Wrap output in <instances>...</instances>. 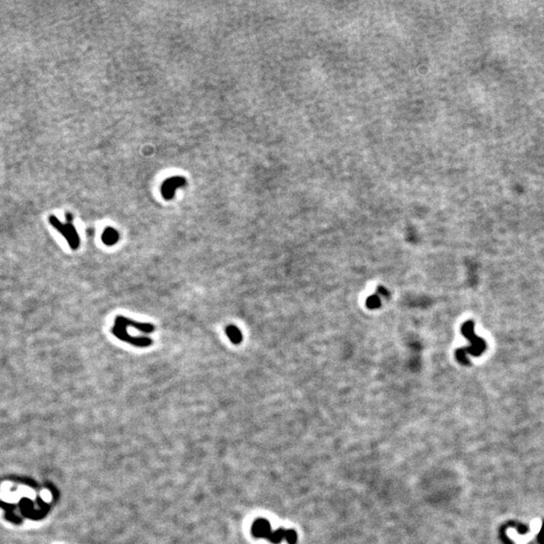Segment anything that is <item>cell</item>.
Returning <instances> with one entry per match:
<instances>
[{"label":"cell","mask_w":544,"mask_h":544,"mask_svg":"<svg viewBox=\"0 0 544 544\" xmlns=\"http://www.w3.org/2000/svg\"><path fill=\"white\" fill-rule=\"evenodd\" d=\"M186 181L184 178L181 177H175L166 180L161 188V194L165 200H171L175 196V193L177 189L184 187Z\"/></svg>","instance_id":"4"},{"label":"cell","mask_w":544,"mask_h":544,"mask_svg":"<svg viewBox=\"0 0 544 544\" xmlns=\"http://www.w3.org/2000/svg\"><path fill=\"white\" fill-rule=\"evenodd\" d=\"M111 332L120 341L128 343V344H130L132 346H135V347H138V348L150 347V346H152L154 344V341L151 338H148V337H133V336H130L127 333V327L124 324H123V321L121 319V315H118L115 318L114 327L112 328Z\"/></svg>","instance_id":"2"},{"label":"cell","mask_w":544,"mask_h":544,"mask_svg":"<svg viewBox=\"0 0 544 544\" xmlns=\"http://www.w3.org/2000/svg\"><path fill=\"white\" fill-rule=\"evenodd\" d=\"M378 291H379V292H380L381 294H384V295H388V292H387V291H386V289H385V288H383V287H379V288H378Z\"/></svg>","instance_id":"9"},{"label":"cell","mask_w":544,"mask_h":544,"mask_svg":"<svg viewBox=\"0 0 544 544\" xmlns=\"http://www.w3.org/2000/svg\"><path fill=\"white\" fill-rule=\"evenodd\" d=\"M541 540H544V528H543V533L541 534Z\"/></svg>","instance_id":"10"},{"label":"cell","mask_w":544,"mask_h":544,"mask_svg":"<svg viewBox=\"0 0 544 544\" xmlns=\"http://www.w3.org/2000/svg\"><path fill=\"white\" fill-rule=\"evenodd\" d=\"M251 532L254 537L266 538L273 544L280 543L282 539H285L288 544H296L298 542V533L295 530L279 528L275 531H272L270 523L266 519L262 518H259L253 522Z\"/></svg>","instance_id":"1"},{"label":"cell","mask_w":544,"mask_h":544,"mask_svg":"<svg viewBox=\"0 0 544 544\" xmlns=\"http://www.w3.org/2000/svg\"><path fill=\"white\" fill-rule=\"evenodd\" d=\"M49 220H51L52 225L67 239L71 248L74 250L78 249L80 246V238L76 228L73 226L71 222L67 224H63L56 217H51Z\"/></svg>","instance_id":"3"},{"label":"cell","mask_w":544,"mask_h":544,"mask_svg":"<svg viewBox=\"0 0 544 544\" xmlns=\"http://www.w3.org/2000/svg\"><path fill=\"white\" fill-rule=\"evenodd\" d=\"M366 305L369 309L371 310H374V309H378L380 306H381V302H380V299L378 295H371L369 296V298L367 299V302H366Z\"/></svg>","instance_id":"8"},{"label":"cell","mask_w":544,"mask_h":544,"mask_svg":"<svg viewBox=\"0 0 544 544\" xmlns=\"http://www.w3.org/2000/svg\"><path fill=\"white\" fill-rule=\"evenodd\" d=\"M121 319L123 321V324H124L127 328L128 327H132L144 334H151V333H154L155 330V327L151 324V323H140V321H136V320H132L128 317H125V316H122L121 315Z\"/></svg>","instance_id":"5"},{"label":"cell","mask_w":544,"mask_h":544,"mask_svg":"<svg viewBox=\"0 0 544 544\" xmlns=\"http://www.w3.org/2000/svg\"><path fill=\"white\" fill-rule=\"evenodd\" d=\"M226 334L229 338V340L234 344V345H238L242 342V334L240 332V330L235 327V326H228L226 328Z\"/></svg>","instance_id":"7"},{"label":"cell","mask_w":544,"mask_h":544,"mask_svg":"<svg viewBox=\"0 0 544 544\" xmlns=\"http://www.w3.org/2000/svg\"><path fill=\"white\" fill-rule=\"evenodd\" d=\"M119 240L118 232L113 228H106L102 235V241L107 246L115 245Z\"/></svg>","instance_id":"6"}]
</instances>
